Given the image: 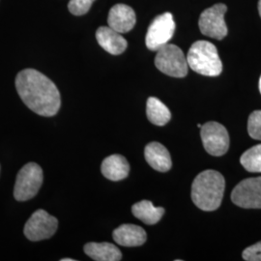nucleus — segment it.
Listing matches in <instances>:
<instances>
[{
  "mask_svg": "<svg viewBox=\"0 0 261 261\" xmlns=\"http://www.w3.org/2000/svg\"><path fill=\"white\" fill-rule=\"evenodd\" d=\"M136 21V13L128 5L116 4L110 10L108 17L109 27L119 33L130 31L135 28Z\"/></svg>",
  "mask_w": 261,
  "mask_h": 261,
  "instance_id": "9b49d317",
  "label": "nucleus"
},
{
  "mask_svg": "<svg viewBox=\"0 0 261 261\" xmlns=\"http://www.w3.org/2000/svg\"><path fill=\"white\" fill-rule=\"evenodd\" d=\"M227 11L225 4L218 3L204 10L199 18L198 25L200 32L207 37L223 40L227 35V27L224 15Z\"/></svg>",
  "mask_w": 261,
  "mask_h": 261,
  "instance_id": "6e6552de",
  "label": "nucleus"
},
{
  "mask_svg": "<svg viewBox=\"0 0 261 261\" xmlns=\"http://www.w3.org/2000/svg\"><path fill=\"white\" fill-rule=\"evenodd\" d=\"M58 226L56 217L48 214L43 209L36 210L30 216L23 228V233L28 240L37 242L54 236Z\"/></svg>",
  "mask_w": 261,
  "mask_h": 261,
  "instance_id": "423d86ee",
  "label": "nucleus"
},
{
  "mask_svg": "<svg viewBox=\"0 0 261 261\" xmlns=\"http://www.w3.org/2000/svg\"><path fill=\"white\" fill-rule=\"evenodd\" d=\"M133 215L148 225L158 223L165 214L163 207H155L149 200H141L132 207Z\"/></svg>",
  "mask_w": 261,
  "mask_h": 261,
  "instance_id": "f3484780",
  "label": "nucleus"
},
{
  "mask_svg": "<svg viewBox=\"0 0 261 261\" xmlns=\"http://www.w3.org/2000/svg\"><path fill=\"white\" fill-rule=\"evenodd\" d=\"M235 205L246 209H261V177L247 178L231 193Z\"/></svg>",
  "mask_w": 261,
  "mask_h": 261,
  "instance_id": "9d476101",
  "label": "nucleus"
},
{
  "mask_svg": "<svg viewBox=\"0 0 261 261\" xmlns=\"http://www.w3.org/2000/svg\"><path fill=\"white\" fill-rule=\"evenodd\" d=\"M113 240L123 247H139L146 242L145 230L136 224H122L112 234Z\"/></svg>",
  "mask_w": 261,
  "mask_h": 261,
  "instance_id": "ddd939ff",
  "label": "nucleus"
},
{
  "mask_svg": "<svg viewBox=\"0 0 261 261\" xmlns=\"http://www.w3.org/2000/svg\"><path fill=\"white\" fill-rule=\"evenodd\" d=\"M144 157L150 167L160 172H167L172 167V161L168 150L156 141L146 145Z\"/></svg>",
  "mask_w": 261,
  "mask_h": 261,
  "instance_id": "4468645a",
  "label": "nucleus"
},
{
  "mask_svg": "<svg viewBox=\"0 0 261 261\" xmlns=\"http://www.w3.org/2000/svg\"><path fill=\"white\" fill-rule=\"evenodd\" d=\"M101 170L103 176L112 181H120L129 175L130 165L125 157L118 154L105 159Z\"/></svg>",
  "mask_w": 261,
  "mask_h": 261,
  "instance_id": "2eb2a0df",
  "label": "nucleus"
},
{
  "mask_svg": "<svg viewBox=\"0 0 261 261\" xmlns=\"http://www.w3.org/2000/svg\"><path fill=\"white\" fill-rule=\"evenodd\" d=\"M155 65L162 73L172 77H185L188 75V61L180 47L167 44L157 50Z\"/></svg>",
  "mask_w": 261,
  "mask_h": 261,
  "instance_id": "39448f33",
  "label": "nucleus"
},
{
  "mask_svg": "<svg viewBox=\"0 0 261 261\" xmlns=\"http://www.w3.org/2000/svg\"><path fill=\"white\" fill-rule=\"evenodd\" d=\"M95 0H70L68 8L71 14L75 16L85 15L93 4Z\"/></svg>",
  "mask_w": 261,
  "mask_h": 261,
  "instance_id": "412c9836",
  "label": "nucleus"
},
{
  "mask_svg": "<svg viewBox=\"0 0 261 261\" xmlns=\"http://www.w3.org/2000/svg\"><path fill=\"white\" fill-rule=\"evenodd\" d=\"M96 39L98 44L112 56L121 55L128 46L126 39L122 36L121 33L110 27L98 28L96 31Z\"/></svg>",
  "mask_w": 261,
  "mask_h": 261,
  "instance_id": "f8f14e48",
  "label": "nucleus"
},
{
  "mask_svg": "<svg viewBox=\"0 0 261 261\" xmlns=\"http://www.w3.org/2000/svg\"><path fill=\"white\" fill-rule=\"evenodd\" d=\"M61 261H75V259H72V258H63V259H61Z\"/></svg>",
  "mask_w": 261,
  "mask_h": 261,
  "instance_id": "b1692460",
  "label": "nucleus"
},
{
  "mask_svg": "<svg viewBox=\"0 0 261 261\" xmlns=\"http://www.w3.org/2000/svg\"><path fill=\"white\" fill-rule=\"evenodd\" d=\"M84 252L96 261H119L122 259L120 250L111 243H88L84 246Z\"/></svg>",
  "mask_w": 261,
  "mask_h": 261,
  "instance_id": "dca6fc26",
  "label": "nucleus"
},
{
  "mask_svg": "<svg viewBox=\"0 0 261 261\" xmlns=\"http://www.w3.org/2000/svg\"><path fill=\"white\" fill-rule=\"evenodd\" d=\"M146 115L148 120L156 126H164L171 118V113L168 107L155 97H150L147 100Z\"/></svg>",
  "mask_w": 261,
  "mask_h": 261,
  "instance_id": "a211bd4d",
  "label": "nucleus"
},
{
  "mask_svg": "<svg viewBox=\"0 0 261 261\" xmlns=\"http://www.w3.org/2000/svg\"><path fill=\"white\" fill-rule=\"evenodd\" d=\"M258 12H259L261 18V0H259V2H258Z\"/></svg>",
  "mask_w": 261,
  "mask_h": 261,
  "instance_id": "5701e85b",
  "label": "nucleus"
},
{
  "mask_svg": "<svg viewBox=\"0 0 261 261\" xmlns=\"http://www.w3.org/2000/svg\"><path fill=\"white\" fill-rule=\"evenodd\" d=\"M259 91H260L261 93V76L260 79H259Z\"/></svg>",
  "mask_w": 261,
  "mask_h": 261,
  "instance_id": "393cba45",
  "label": "nucleus"
},
{
  "mask_svg": "<svg viewBox=\"0 0 261 261\" xmlns=\"http://www.w3.org/2000/svg\"><path fill=\"white\" fill-rule=\"evenodd\" d=\"M242 256L247 261H261V241L247 248Z\"/></svg>",
  "mask_w": 261,
  "mask_h": 261,
  "instance_id": "4be33fe9",
  "label": "nucleus"
},
{
  "mask_svg": "<svg viewBox=\"0 0 261 261\" xmlns=\"http://www.w3.org/2000/svg\"><path fill=\"white\" fill-rule=\"evenodd\" d=\"M175 31V22L171 13H164L153 19L148 28L145 44L150 50L157 51L161 47L168 44L173 37Z\"/></svg>",
  "mask_w": 261,
  "mask_h": 261,
  "instance_id": "0eeeda50",
  "label": "nucleus"
},
{
  "mask_svg": "<svg viewBox=\"0 0 261 261\" xmlns=\"http://www.w3.org/2000/svg\"><path fill=\"white\" fill-rule=\"evenodd\" d=\"M187 61L192 70L206 76H218L223 71L217 47L208 41L194 43L189 49Z\"/></svg>",
  "mask_w": 261,
  "mask_h": 261,
  "instance_id": "7ed1b4c3",
  "label": "nucleus"
},
{
  "mask_svg": "<svg viewBox=\"0 0 261 261\" xmlns=\"http://www.w3.org/2000/svg\"><path fill=\"white\" fill-rule=\"evenodd\" d=\"M16 88L28 109L41 116H55L61 107L56 84L35 69L20 71L16 77Z\"/></svg>",
  "mask_w": 261,
  "mask_h": 261,
  "instance_id": "f257e3e1",
  "label": "nucleus"
},
{
  "mask_svg": "<svg viewBox=\"0 0 261 261\" xmlns=\"http://www.w3.org/2000/svg\"><path fill=\"white\" fill-rule=\"evenodd\" d=\"M44 174L36 163H28L20 169L14 187V196L18 201H27L36 196L43 184Z\"/></svg>",
  "mask_w": 261,
  "mask_h": 261,
  "instance_id": "20e7f679",
  "label": "nucleus"
},
{
  "mask_svg": "<svg viewBox=\"0 0 261 261\" xmlns=\"http://www.w3.org/2000/svg\"><path fill=\"white\" fill-rule=\"evenodd\" d=\"M200 137L206 151L212 156H223L229 148L227 130L218 122H207L202 125Z\"/></svg>",
  "mask_w": 261,
  "mask_h": 261,
  "instance_id": "1a4fd4ad",
  "label": "nucleus"
},
{
  "mask_svg": "<svg viewBox=\"0 0 261 261\" xmlns=\"http://www.w3.org/2000/svg\"><path fill=\"white\" fill-rule=\"evenodd\" d=\"M240 163L249 172H261V144H257L244 152Z\"/></svg>",
  "mask_w": 261,
  "mask_h": 261,
  "instance_id": "6ab92c4d",
  "label": "nucleus"
},
{
  "mask_svg": "<svg viewBox=\"0 0 261 261\" xmlns=\"http://www.w3.org/2000/svg\"><path fill=\"white\" fill-rule=\"evenodd\" d=\"M225 180L216 170H204L194 180L192 185V199L202 211H215L223 201Z\"/></svg>",
  "mask_w": 261,
  "mask_h": 261,
  "instance_id": "f03ea898",
  "label": "nucleus"
},
{
  "mask_svg": "<svg viewBox=\"0 0 261 261\" xmlns=\"http://www.w3.org/2000/svg\"><path fill=\"white\" fill-rule=\"evenodd\" d=\"M248 133L253 140H261V111L251 113L248 120Z\"/></svg>",
  "mask_w": 261,
  "mask_h": 261,
  "instance_id": "aec40b11",
  "label": "nucleus"
}]
</instances>
